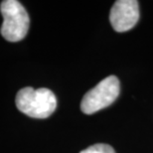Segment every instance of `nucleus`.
I'll use <instances>...</instances> for the list:
<instances>
[{
  "mask_svg": "<svg viewBox=\"0 0 153 153\" xmlns=\"http://www.w3.org/2000/svg\"><path fill=\"white\" fill-rule=\"evenodd\" d=\"M17 108L33 118H47L57 108V99L53 91L41 88L27 87L18 91L15 99Z\"/></svg>",
  "mask_w": 153,
  "mask_h": 153,
  "instance_id": "1",
  "label": "nucleus"
},
{
  "mask_svg": "<svg viewBox=\"0 0 153 153\" xmlns=\"http://www.w3.org/2000/svg\"><path fill=\"white\" fill-rule=\"evenodd\" d=\"M79 153H115V151L111 145L105 144V143H97L84 149Z\"/></svg>",
  "mask_w": 153,
  "mask_h": 153,
  "instance_id": "5",
  "label": "nucleus"
},
{
  "mask_svg": "<svg viewBox=\"0 0 153 153\" xmlns=\"http://www.w3.org/2000/svg\"><path fill=\"white\" fill-rule=\"evenodd\" d=\"M3 16L1 35L9 42H18L28 33L30 18L26 9L17 0H4L0 5Z\"/></svg>",
  "mask_w": 153,
  "mask_h": 153,
  "instance_id": "2",
  "label": "nucleus"
},
{
  "mask_svg": "<svg viewBox=\"0 0 153 153\" xmlns=\"http://www.w3.org/2000/svg\"><path fill=\"white\" fill-rule=\"evenodd\" d=\"M120 85L115 76H108L85 94L81 102V109L85 114H93L108 108L117 99Z\"/></svg>",
  "mask_w": 153,
  "mask_h": 153,
  "instance_id": "3",
  "label": "nucleus"
},
{
  "mask_svg": "<svg viewBox=\"0 0 153 153\" xmlns=\"http://www.w3.org/2000/svg\"><path fill=\"white\" fill-rule=\"evenodd\" d=\"M138 19V1L135 0H117L109 13V21L116 32H125L132 29Z\"/></svg>",
  "mask_w": 153,
  "mask_h": 153,
  "instance_id": "4",
  "label": "nucleus"
}]
</instances>
